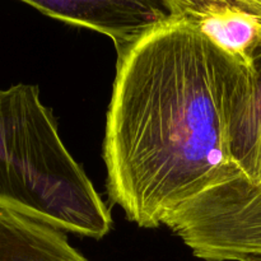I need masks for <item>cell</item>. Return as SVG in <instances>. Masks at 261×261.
<instances>
[{
    "mask_svg": "<svg viewBox=\"0 0 261 261\" xmlns=\"http://www.w3.org/2000/svg\"><path fill=\"white\" fill-rule=\"evenodd\" d=\"M250 68L171 17L117 58L106 117L107 193L157 228L200 194L244 176L229 148Z\"/></svg>",
    "mask_w": 261,
    "mask_h": 261,
    "instance_id": "cell-1",
    "label": "cell"
},
{
    "mask_svg": "<svg viewBox=\"0 0 261 261\" xmlns=\"http://www.w3.org/2000/svg\"><path fill=\"white\" fill-rule=\"evenodd\" d=\"M0 208L89 239L112 227L109 208L33 84L0 89Z\"/></svg>",
    "mask_w": 261,
    "mask_h": 261,
    "instance_id": "cell-2",
    "label": "cell"
},
{
    "mask_svg": "<svg viewBox=\"0 0 261 261\" xmlns=\"http://www.w3.org/2000/svg\"><path fill=\"white\" fill-rule=\"evenodd\" d=\"M163 226L199 259L244 261L261 256V188L240 176L186 203Z\"/></svg>",
    "mask_w": 261,
    "mask_h": 261,
    "instance_id": "cell-3",
    "label": "cell"
},
{
    "mask_svg": "<svg viewBox=\"0 0 261 261\" xmlns=\"http://www.w3.org/2000/svg\"><path fill=\"white\" fill-rule=\"evenodd\" d=\"M47 17L109 36L117 58L171 18L166 0H23Z\"/></svg>",
    "mask_w": 261,
    "mask_h": 261,
    "instance_id": "cell-4",
    "label": "cell"
},
{
    "mask_svg": "<svg viewBox=\"0 0 261 261\" xmlns=\"http://www.w3.org/2000/svg\"><path fill=\"white\" fill-rule=\"evenodd\" d=\"M182 20L245 66L261 51V0H166Z\"/></svg>",
    "mask_w": 261,
    "mask_h": 261,
    "instance_id": "cell-5",
    "label": "cell"
},
{
    "mask_svg": "<svg viewBox=\"0 0 261 261\" xmlns=\"http://www.w3.org/2000/svg\"><path fill=\"white\" fill-rule=\"evenodd\" d=\"M0 261H91L63 231L0 208Z\"/></svg>",
    "mask_w": 261,
    "mask_h": 261,
    "instance_id": "cell-6",
    "label": "cell"
},
{
    "mask_svg": "<svg viewBox=\"0 0 261 261\" xmlns=\"http://www.w3.org/2000/svg\"><path fill=\"white\" fill-rule=\"evenodd\" d=\"M229 148L234 165L254 184L261 166V51L252 61L249 81L232 112Z\"/></svg>",
    "mask_w": 261,
    "mask_h": 261,
    "instance_id": "cell-7",
    "label": "cell"
},
{
    "mask_svg": "<svg viewBox=\"0 0 261 261\" xmlns=\"http://www.w3.org/2000/svg\"><path fill=\"white\" fill-rule=\"evenodd\" d=\"M252 185L257 186V188H261V166H260V171H259V176H257V180L255 181V182L252 184Z\"/></svg>",
    "mask_w": 261,
    "mask_h": 261,
    "instance_id": "cell-8",
    "label": "cell"
},
{
    "mask_svg": "<svg viewBox=\"0 0 261 261\" xmlns=\"http://www.w3.org/2000/svg\"><path fill=\"white\" fill-rule=\"evenodd\" d=\"M244 261H261V256H256V257H250V259H246Z\"/></svg>",
    "mask_w": 261,
    "mask_h": 261,
    "instance_id": "cell-9",
    "label": "cell"
}]
</instances>
